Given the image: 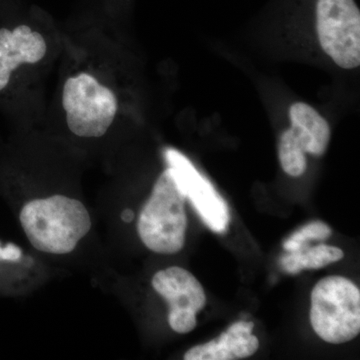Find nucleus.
<instances>
[{"label":"nucleus","mask_w":360,"mask_h":360,"mask_svg":"<svg viewBox=\"0 0 360 360\" xmlns=\"http://www.w3.org/2000/svg\"><path fill=\"white\" fill-rule=\"evenodd\" d=\"M20 220L33 248L52 255L75 250L91 229L84 203L60 194L28 201L21 210Z\"/></svg>","instance_id":"nucleus-1"},{"label":"nucleus","mask_w":360,"mask_h":360,"mask_svg":"<svg viewBox=\"0 0 360 360\" xmlns=\"http://www.w3.org/2000/svg\"><path fill=\"white\" fill-rule=\"evenodd\" d=\"M186 195L169 167L161 174L142 207L137 231L143 245L160 255H174L186 245Z\"/></svg>","instance_id":"nucleus-2"},{"label":"nucleus","mask_w":360,"mask_h":360,"mask_svg":"<svg viewBox=\"0 0 360 360\" xmlns=\"http://www.w3.org/2000/svg\"><path fill=\"white\" fill-rule=\"evenodd\" d=\"M310 322L322 340L341 345L360 333V291L347 277H324L311 291Z\"/></svg>","instance_id":"nucleus-3"},{"label":"nucleus","mask_w":360,"mask_h":360,"mask_svg":"<svg viewBox=\"0 0 360 360\" xmlns=\"http://www.w3.org/2000/svg\"><path fill=\"white\" fill-rule=\"evenodd\" d=\"M63 106L66 123L77 136L98 139L115 122L118 103L115 92L86 72L66 79Z\"/></svg>","instance_id":"nucleus-4"},{"label":"nucleus","mask_w":360,"mask_h":360,"mask_svg":"<svg viewBox=\"0 0 360 360\" xmlns=\"http://www.w3.org/2000/svg\"><path fill=\"white\" fill-rule=\"evenodd\" d=\"M316 28L322 49L336 65H360V13L354 0H319Z\"/></svg>","instance_id":"nucleus-5"},{"label":"nucleus","mask_w":360,"mask_h":360,"mask_svg":"<svg viewBox=\"0 0 360 360\" xmlns=\"http://www.w3.org/2000/svg\"><path fill=\"white\" fill-rule=\"evenodd\" d=\"M165 156L184 195L206 226L215 233L224 234L231 221L226 201L186 155L176 149L167 148Z\"/></svg>","instance_id":"nucleus-6"},{"label":"nucleus","mask_w":360,"mask_h":360,"mask_svg":"<svg viewBox=\"0 0 360 360\" xmlns=\"http://www.w3.org/2000/svg\"><path fill=\"white\" fill-rule=\"evenodd\" d=\"M153 286L168 305V323L175 333L186 335L196 328V314L205 309L206 295L202 285L188 270L179 266L156 272Z\"/></svg>","instance_id":"nucleus-7"},{"label":"nucleus","mask_w":360,"mask_h":360,"mask_svg":"<svg viewBox=\"0 0 360 360\" xmlns=\"http://www.w3.org/2000/svg\"><path fill=\"white\" fill-rule=\"evenodd\" d=\"M46 41L28 25L13 30L0 28V91L11 82V73L21 65H34L44 58Z\"/></svg>","instance_id":"nucleus-8"},{"label":"nucleus","mask_w":360,"mask_h":360,"mask_svg":"<svg viewBox=\"0 0 360 360\" xmlns=\"http://www.w3.org/2000/svg\"><path fill=\"white\" fill-rule=\"evenodd\" d=\"M255 324L238 321L219 338L196 345L184 354L186 360H236L250 357L257 352L259 340L252 335Z\"/></svg>","instance_id":"nucleus-9"},{"label":"nucleus","mask_w":360,"mask_h":360,"mask_svg":"<svg viewBox=\"0 0 360 360\" xmlns=\"http://www.w3.org/2000/svg\"><path fill=\"white\" fill-rule=\"evenodd\" d=\"M290 117L292 131L305 153L321 156L330 141V127L312 106L303 103L291 105Z\"/></svg>","instance_id":"nucleus-10"},{"label":"nucleus","mask_w":360,"mask_h":360,"mask_svg":"<svg viewBox=\"0 0 360 360\" xmlns=\"http://www.w3.org/2000/svg\"><path fill=\"white\" fill-rule=\"evenodd\" d=\"M345 252L335 246L319 245L303 246L300 250L291 251L281 258L284 271L290 274H300L304 269H319L340 262Z\"/></svg>","instance_id":"nucleus-11"},{"label":"nucleus","mask_w":360,"mask_h":360,"mask_svg":"<svg viewBox=\"0 0 360 360\" xmlns=\"http://www.w3.org/2000/svg\"><path fill=\"white\" fill-rule=\"evenodd\" d=\"M305 155L307 153L296 139L292 129H288L281 134L278 144V155L281 167L285 174L293 177H298L304 174L307 168Z\"/></svg>","instance_id":"nucleus-12"},{"label":"nucleus","mask_w":360,"mask_h":360,"mask_svg":"<svg viewBox=\"0 0 360 360\" xmlns=\"http://www.w3.org/2000/svg\"><path fill=\"white\" fill-rule=\"evenodd\" d=\"M333 234V229L321 220L309 222L300 227L283 243L284 250L288 252L300 250L303 246L309 245L311 240H326Z\"/></svg>","instance_id":"nucleus-13"},{"label":"nucleus","mask_w":360,"mask_h":360,"mask_svg":"<svg viewBox=\"0 0 360 360\" xmlns=\"http://www.w3.org/2000/svg\"><path fill=\"white\" fill-rule=\"evenodd\" d=\"M22 257V250L13 243L1 246L0 243V262H18Z\"/></svg>","instance_id":"nucleus-14"},{"label":"nucleus","mask_w":360,"mask_h":360,"mask_svg":"<svg viewBox=\"0 0 360 360\" xmlns=\"http://www.w3.org/2000/svg\"><path fill=\"white\" fill-rule=\"evenodd\" d=\"M122 220L125 222H131L134 219V213L131 210H125L124 212H122Z\"/></svg>","instance_id":"nucleus-15"}]
</instances>
